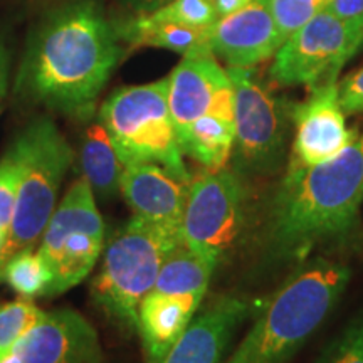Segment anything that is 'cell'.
<instances>
[{"label":"cell","mask_w":363,"mask_h":363,"mask_svg":"<svg viewBox=\"0 0 363 363\" xmlns=\"http://www.w3.org/2000/svg\"><path fill=\"white\" fill-rule=\"evenodd\" d=\"M121 56L116 26L96 0H74L51 12L29 40L16 89L49 110L88 120Z\"/></svg>","instance_id":"6da1fadb"},{"label":"cell","mask_w":363,"mask_h":363,"mask_svg":"<svg viewBox=\"0 0 363 363\" xmlns=\"http://www.w3.org/2000/svg\"><path fill=\"white\" fill-rule=\"evenodd\" d=\"M363 202V133L320 165L286 170L272 199L266 246L278 259H305L347 234Z\"/></svg>","instance_id":"7a4b0ae2"},{"label":"cell","mask_w":363,"mask_h":363,"mask_svg":"<svg viewBox=\"0 0 363 363\" xmlns=\"http://www.w3.org/2000/svg\"><path fill=\"white\" fill-rule=\"evenodd\" d=\"M352 271L316 259L289 276L225 363H288L338 305Z\"/></svg>","instance_id":"3957f363"},{"label":"cell","mask_w":363,"mask_h":363,"mask_svg":"<svg viewBox=\"0 0 363 363\" xmlns=\"http://www.w3.org/2000/svg\"><path fill=\"white\" fill-rule=\"evenodd\" d=\"M11 150L19 167V182L11 233L0 249V283L13 256L38 247L74 162L71 145L49 118L30 121L13 140Z\"/></svg>","instance_id":"277c9868"},{"label":"cell","mask_w":363,"mask_h":363,"mask_svg":"<svg viewBox=\"0 0 363 363\" xmlns=\"http://www.w3.org/2000/svg\"><path fill=\"white\" fill-rule=\"evenodd\" d=\"M182 238L131 217L103 249L101 267L91 286L94 301L116 323L136 330L138 308L152 291L167 256Z\"/></svg>","instance_id":"5b68a950"},{"label":"cell","mask_w":363,"mask_h":363,"mask_svg":"<svg viewBox=\"0 0 363 363\" xmlns=\"http://www.w3.org/2000/svg\"><path fill=\"white\" fill-rule=\"evenodd\" d=\"M104 126L125 165L157 163L190 180L169 106V78L116 89L101 104Z\"/></svg>","instance_id":"8992f818"},{"label":"cell","mask_w":363,"mask_h":363,"mask_svg":"<svg viewBox=\"0 0 363 363\" xmlns=\"http://www.w3.org/2000/svg\"><path fill=\"white\" fill-rule=\"evenodd\" d=\"M104 234L93 190L81 177L54 208L39 240L38 251L54 276L49 296L83 283L101 257Z\"/></svg>","instance_id":"52a82bcc"},{"label":"cell","mask_w":363,"mask_h":363,"mask_svg":"<svg viewBox=\"0 0 363 363\" xmlns=\"http://www.w3.org/2000/svg\"><path fill=\"white\" fill-rule=\"evenodd\" d=\"M246 219L247 189L239 172L206 169L190 180L182 242L219 264L239 242Z\"/></svg>","instance_id":"ba28073f"},{"label":"cell","mask_w":363,"mask_h":363,"mask_svg":"<svg viewBox=\"0 0 363 363\" xmlns=\"http://www.w3.org/2000/svg\"><path fill=\"white\" fill-rule=\"evenodd\" d=\"M234 86L235 172L271 175L284 160L291 110L252 67H227Z\"/></svg>","instance_id":"9c48e42d"},{"label":"cell","mask_w":363,"mask_h":363,"mask_svg":"<svg viewBox=\"0 0 363 363\" xmlns=\"http://www.w3.org/2000/svg\"><path fill=\"white\" fill-rule=\"evenodd\" d=\"M363 45V16L340 19L323 11L284 40L272 57L269 76L281 86L338 81V72Z\"/></svg>","instance_id":"30bf717a"},{"label":"cell","mask_w":363,"mask_h":363,"mask_svg":"<svg viewBox=\"0 0 363 363\" xmlns=\"http://www.w3.org/2000/svg\"><path fill=\"white\" fill-rule=\"evenodd\" d=\"M294 138L288 170L320 165L350 145L357 130H348L340 106L338 81H326L311 88L303 103L291 108Z\"/></svg>","instance_id":"8fae6325"},{"label":"cell","mask_w":363,"mask_h":363,"mask_svg":"<svg viewBox=\"0 0 363 363\" xmlns=\"http://www.w3.org/2000/svg\"><path fill=\"white\" fill-rule=\"evenodd\" d=\"M169 106L177 135L207 115L234 120V86L212 51L184 56L169 76Z\"/></svg>","instance_id":"7c38bea8"},{"label":"cell","mask_w":363,"mask_h":363,"mask_svg":"<svg viewBox=\"0 0 363 363\" xmlns=\"http://www.w3.org/2000/svg\"><path fill=\"white\" fill-rule=\"evenodd\" d=\"M96 330L81 313L56 310L22 335L0 363H101Z\"/></svg>","instance_id":"4fadbf2b"},{"label":"cell","mask_w":363,"mask_h":363,"mask_svg":"<svg viewBox=\"0 0 363 363\" xmlns=\"http://www.w3.org/2000/svg\"><path fill=\"white\" fill-rule=\"evenodd\" d=\"M269 0H252L211 27L208 45L229 67H254L274 57L284 43Z\"/></svg>","instance_id":"5bb4252c"},{"label":"cell","mask_w":363,"mask_h":363,"mask_svg":"<svg viewBox=\"0 0 363 363\" xmlns=\"http://www.w3.org/2000/svg\"><path fill=\"white\" fill-rule=\"evenodd\" d=\"M190 180L157 163H128L121 174L120 194L135 217L182 238Z\"/></svg>","instance_id":"9a60e30c"},{"label":"cell","mask_w":363,"mask_h":363,"mask_svg":"<svg viewBox=\"0 0 363 363\" xmlns=\"http://www.w3.org/2000/svg\"><path fill=\"white\" fill-rule=\"evenodd\" d=\"M249 315V299L229 294L217 298L194 316L162 363H219Z\"/></svg>","instance_id":"2e32d148"},{"label":"cell","mask_w":363,"mask_h":363,"mask_svg":"<svg viewBox=\"0 0 363 363\" xmlns=\"http://www.w3.org/2000/svg\"><path fill=\"white\" fill-rule=\"evenodd\" d=\"M202 294L150 291L138 308L136 331L142 337L148 363H162L182 337L203 301Z\"/></svg>","instance_id":"e0dca14e"},{"label":"cell","mask_w":363,"mask_h":363,"mask_svg":"<svg viewBox=\"0 0 363 363\" xmlns=\"http://www.w3.org/2000/svg\"><path fill=\"white\" fill-rule=\"evenodd\" d=\"M116 26L118 38L130 48H162L182 56L211 51V27H190L153 21L148 13H136Z\"/></svg>","instance_id":"ac0fdd59"},{"label":"cell","mask_w":363,"mask_h":363,"mask_svg":"<svg viewBox=\"0 0 363 363\" xmlns=\"http://www.w3.org/2000/svg\"><path fill=\"white\" fill-rule=\"evenodd\" d=\"M81 177L88 182L94 197L113 199L120 192V180L125 163L118 155L110 135L99 123L88 126L79 148Z\"/></svg>","instance_id":"d6986e66"},{"label":"cell","mask_w":363,"mask_h":363,"mask_svg":"<svg viewBox=\"0 0 363 363\" xmlns=\"http://www.w3.org/2000/svg\"><path fill=\"white\" fill-rule=\"evenodd\" d=\"M180 150L207 170L224 169L235 145L234 120L207 115L177 135Z\"/></svg>","instance_id":"ffe728a7"},{"label":"cell","mask_w":363,"mask_h":363,"mask_svg":"<svg viewBox=\"0 0 363 363\" xmlns=\"http://www.w3.org/2000/svg\"><path fill=\"white\" fill-rule=\"evenodd\" d=\"M216 267L214 261L194 252L182 242L163 261L152 291L206 296Z\"/></svg>","instance_id":"44dd1931"},{"label":"cell","mask_w":363,"mask_h":363,"mask_svg":"<svg viewBox=\"0 0 363 363\" xmlns=\"http://www.w3.org/2000/svg\"><path fill=\"white\" fill-rule=\"evenodd\" d=\"M4 281L21 298L34 299L49 296L54 276L35 247L17 254L7 262L4 269Z\"/></svg>","instance_id":"7402d4cb"},{"label":"cell","mask_w":363,"mask_h":363,"mask_svg":"<svg viewBox=\"0 0 363 363\" xmlns=\"http://www.w3.org/2000/svg\"><path fill=\"white\" fill-rule=\"evenodd\" d=\"M43 316L44 311L34 305L33 299L21 298L0 306V360Z\"/></svg>","instance_id":"603a6c76"},{"label":"cell","mask_w":363,"mask_h":363,"mask_svg":"<svg viewBox=\"0 0 363 363\" xmlns=\"http://www.w3.org/2000/svg\"><path fill=\"white\" fill-rule=\"evenodd\" d=\"M148 16L153 21L190 27H211L219 21L212 0H172Z\"/></svg>","instance_id":"cb8c5ba5"},{"label":"cell","mask_w":363,"mask_h":363,"mask_svg":"<svg viewBox=\"0 0 363 363\" xmlns=\"http://www.w3.org/2000/svg\"><path fill=\"white\" fill-rule=\"evenodd\" d=\"M330 0H269L272 16L284 39L326 11Z\"/></svg>","instance_id":"d4e9b609"},{"label":"cell","mask_w":363,"mask_h":363,"mask_svg":"<svg viewBox=\"0 0 363 363\" xmlns=\"http://www.w3.org/2000/svg\"><path fill=\"white\" fill-rule=\"evenodd\" d=\"M17 182H19V167L12 150L0 158V249L4 247L11 233V225L16 211Z\"/></svg>","instance_id":"484cf974"},{"label":"cell","mask_w":363,"mask_h":363,"mask_svg":"<svg viewBox=\"0 0 363 363\" xmlns=\"http://www.w3.org/2000/svg\"><path fill=\"white\" fill-rule=\"evenodd\" d=\"M321 363H363V318L340 335L326 350Z\"/></svg>","instance_id":"4316f807"},{"label":"cell","mask_w":363,"mask_h":363,"mask_svg":"<svg viewBox=\"0 0 363 363\" xmlns=\"http://www.w3.org/2000/svg\"><path fill=\"white\" fill-rule=\"evenodd\" d=\"M338 98L345 115L363 113V67L340 81Z\"/></svg>","instance_id":"83f0119b"},{"label":"cell","mask_w":363,"mask_h":363,"mask_svg":"<svg viewBox=\"0 0 363 363\" xmlns=\"http://www.w3.org/2000/svg\"><path fill=\"white\" fill-rule=\"evenodd\" d=\"M326 11L340 19H355L363 16V0H330Z\"/></svg>","instance_id":"f1b7e54d"},{"label":"cell","mask_w":363,"mask_h":363,"mask_svg":"<svg viewBox=\"0 0 363 363\" xmlns=\"http://www.w3.org/2000/svg\"><path fill=\"white\" fill-rule=\"evenodd\" d=\"M252 0H212V4H214L216 11H217V16L220 17H225L229 16V13H234L240 11L242 7H246L247 4H251Z\"/></svg>","instance_id":"f546056e"},{"label":"cell","mask_w":363,"mask_h":363,"mask_svg":"<svg viewBox=\"0 0 363 363\" xmlns=\"http://www.w3.org/2000/svg\"><path fill=\"white\" fill-rule=\"evenodd\" d=\"M9 86V52L4 45L2 40H0V103L6 98Z\"/></svg>","instance_id":"4dcf8cb0"},{"label":"cell","mask_w":363,"mask_h":363,"mask_svg":"<svg viewBox=\"0 0 363 363\" xmlns=\"http://www.w3.org/2000/svg\"><path fill=\"white\" fill-rule=\"evenodd\" d=\"M136 13H150L172 2V0H126Z\"/></svg>","instance_id":"1f68e13d"}]
</instances>
